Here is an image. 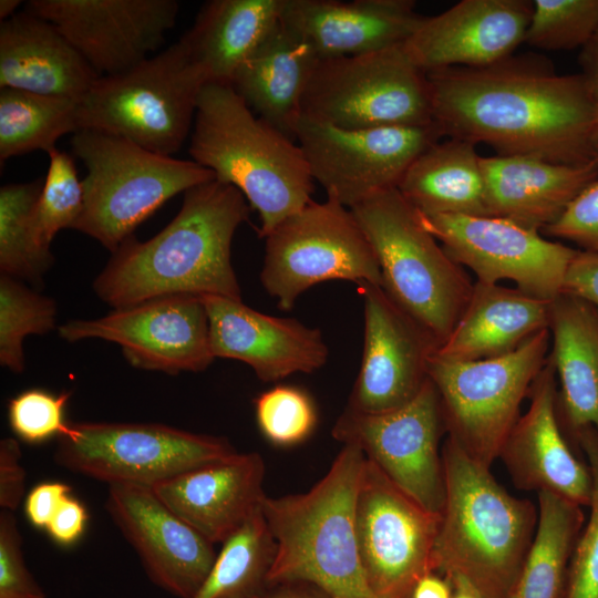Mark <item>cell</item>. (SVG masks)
Masks as SVG:
<instances>
[{
	"label": "cell",
	"instance_id": "31",
	"mask_svg": "<svg viewBox=\"0 0 598 598\" xmlns=\"http://www.w3.org/2000/svg\"><path fill=\"white\" fill-rule=\"evenodd\" d=\"M282 0H210L179 39L208 83L229 84L280 20Z\"/></svg>",
	"mask_w": 598,
	"mask_h": 598
},
{
	"label": "cell",
	"instance_id": "37",
	"mask_svg": "<svg viewBox=\"0 0 598 598\" xmlns=\"http://www.w3.org/2000/svg\"><path fill=\"white\" fill-rule=\"evenodd\" d=\"M54 300L28 288L21 280L0 277V363L12 372L25 368L23 341L55 328Z\"/></svg>",
	"mask_w": 598,
	"mask_h": 598
},
{
	"label": "cell",
	"instance_id": "7",
	"mask_svg": "<svg viewBox=\"0 0 598 598\" xmlns=\"http://www.w3.org/2000/svg\"><path fill=\"white\" fill-rule=\"evenodd\" d=\"M71 145L86 167L83 209L73 229L111 252L168 199L216 178L193 159L159 155L96 130L74 133Z\"/></svg>",
	"mask_w": 598,
	"mask_h": 598
},
{
	"label": "cell",
	"instance_id": "41",
	"mask_svg": "<svg viewBox=\"0 0 598 598\" xmlns=\"http://www.w3.org/2000/svg\"><path fill=\"white\" fill-rule=\"evenodd\" d=\"M574 440L587 458L592 491L589 516L571 555L563 598H598V432L588 427Z\"/></svg>",
	"mask_w": 598,
	"mask_h": 598
},
{
	"label": "cell",
	"instance_id": "16",
	"mask_svg": "<svg viewBox=\"0 0 598 598\" xmlns=\"http://www.w3.org/2000/svg\"><path fill=\"white\" fill-rule=\"evenodd\" d=\"M419 215L423 227L452 259L476 275V281L512 280L520 291L544 300L561 292L577 249L502 217Z\"/></svg>",
	"mask_w": 598,
	"mask_h": 598
},
{
	"label": "cell",
	"instance_id": "2",
	"mask_svg": "<svg viewBox=\"0 0 598 598\" xmlns=\"http://www.w3.org/2000/svg\"><path fill=\"white\" fill-rule=\"evenodd\" d=\"M249 204L216 178L184 193L177 215L146 241L126 239L93 281L113 309L172 295L241 300L230 248Z\"/></svg>",
	"mask_w": 598,
	"mask_h": 598
},
{
	"label": "cell",
	"instance_id": "6",
	"mask_svg": "<svg viewBox=\"0 0 598 598\" xmlns=\"http://www.w3.org/2000/svg\"><path fill=\"white\" fill-rule=\"evenodd\" d=\"M378 259L382 288L440 343L463 315L474 282L423 227L398 188L351 208Z\"/></svg>",
	"mask_w": 598,
	"mask_h": 598
},
{
	"label": "cell",
	"instance_id": "43",
	"mask_svg": "<svg viewBox=\"0 0 598 598\" xmlns=\"http://www.w3.org/2000/svg\"><path fill=\"white\" fill-rule=\"evenodd\" d=\"M0 598H47L29 571L14 514L0 513Z\"/></svg>",
	"mask_w": 598,
	"mask_h": 598
},
{
	"label": "cell",
	"instance_id": "39",
	"mask_svg": "<svg viewBox=\"0 0 598 598\" xmlns=\"http://www.w3.org/2000/svg\"><path fill=\"white\" fill-rule=\"evenodd\" d=\"M597 29L598 0H535L524 42L547 51L584 49Z\"/></svg>",
	"mask_w": 598,
	"mask_h": 598
},
{
	"label": "cell",
	"instance_id": "25",
	"mask_svg": "<svg viewBox=\"0 0 598 598\" xmlns=\"http://www.w3.org/2000/svg\"><path fill=\"white\" fill-rule=\"evenodd\" d=\"M265 472L260 454L236 452L153 489L176 515L215 545L261 508Z\"/></svg>",
	"mask_w": 598,
	"mask_h": 598
},
{
	"label": "cell",
	"instance_id": "24",
	"mask_svg": "<svg viewBox=\"0 0 598 598\" xmlns=\"http://www.w3.org/2000/svg\"><path fill=\"white\" fill-rule=\"evenodd\" d=\"M422 19L412 0H282L280 12L319 59L403 45Z\"/></svg>",
	"mask_w": 598,
	"mask_h": 598
},
{
	"label": "cell",
	"instance_id": "32",
	"mask_svg": "<svg viewBox=\"0 0 598 598\" xmlns=\"http://www.w3.org/2000/svg\"><path fill=\"white\" fill-rule=\"evenodd\" d=\"M476 144L448 137L426 148L398 185L423 215L491 216Z\"/></svg>",
	"mask_w": 598,
	"mask_h": 598
},
{
	"label": "cell",
	"instance_id": "40",
	"mask_svg": "<svg viewBox=\"0 0 598 598\" xmlns=\"http://www.w3.org/2000/svg\"><path fill=\"white\" fill-rule=\"evenodd\" d=\"M257 425L272 445L290 447L315 431L318 413L312 398L301 388L277 385L255 399Z\"/></svg>",
	"mask_w": 598,
	"mask_h": 598
},
{
	"label": "cell",
	"instance_id": "42",
	"mask_svg": "<svg viewBox=\"0 0 598 598\" xmlns=\"http://www.w3.org/2000/svg\"><path fill=\"white\" fill-rule=\"evenodd\" d=\"M70 396V392L56 394L34 388L11 398L8 420L12 432L29 444L62 436L69 427L64 415Z\"/></svg>",
	"mask_w": 598,
	"mask_h": 598
},
{
	"label": "cell",
	"instance_id": "9",
	"mask_svg": "<svg viewBox=\"0 0 598 598\" xmlns=\"http://www.w3.org/2000/svg\"><path fill=\"white\" fill-rule=\"evenodd\" d=\"M549 347L550 332L545 329L516 350L491 359L455 361L433 354L429 377L440 396L447 436L473 461L491 467L499 457Z\"/></svg>",
	"mask_w": 598,
	"mask_h": 598
},
{
	"label": "cell",
	"instance_id": "4",
	"mask_svg": "<svg viewBox=\"0 0 598 598\" xmlns=\"http://www.w3.org/2000/svg\"><path fill=\"white\" fill-rule=\"evenodd\" d=\"M365 455L343 444L309 491L265 496L261 513L276 550L268 586L307 582L330 598H377L360 559L354 507Z\"/></svg>",
	"mask_w": 598,
	"mask_h": 598
},
{
	"label": "cell",
	"instance_id": "54",
	"mask_svg": "<svg viewBox=\"0 0 598 598\" xmlns=\"http://www.w3.org/2000/svg\"><path fill=\"white\" fill-rule=\"evenodd\" d=\"M590 42H592L595 44H598V29H597V31H596V33H595V35H594V38H592V40Z\"/></svg>",
	"mask_w": 598,
	"mask_h": 598
},
{
	"label": "cell",
	"instance_id": "20",
	"mask_svg": "<svg viewBox=\"0 0 598 598\" xmlns=\"http://www.w3.org/2000/svg\"><path fill=\"white\" fill-rule=\"evenodd\" d=\"M105 507L152 582L177 598H193L216 558L214 544L152 487L109 485Z\"/></svg>",
	"mask_w": 598,
	"mask_h": 598
},
{
	"label": "cell",
	"instance_id": "23",
	"mask_svg": "<svg viewBox=\"0 0 598 598\" xmlns=\"http://www.w3.org/2000/svg\"><path fill=\"white\" fill-rule=\"evenodd\" d=\"M202 298L215 358L241 361L264 382L311 373L327 362L328 347L318 329L296 319L259 312L241 300Z\"/></svg>",
	"mask_w": 598,
	"mask_h": 598
},
{
	"label": "cell",
	"instance_id": "26",
	"mask_svg": "<svg viewBox=\"0 0 598 598\" xmlns=\"http://www.w3.org/2000/svg\"><path fill=\"white\" fill-rule=\"evenodd\" d=\"M491 216L542 231L554 223L590 183L598 163H554L530 156L481 158Z\"/></svg>",
	"mask_w": 598,
	"mask_h": 598
},
{
	"label": "cell",
	"instance_id": "48",
	"mask_svg": "<svg viewBox=\"0 0 598 598\" xmlns=\"http://www.w3.org/2000/svg\"><path fill=\"white\" fill-rule=\"evenodd\" d=\"M86 524L87 512L85 506L70 494L61 503L45 530L56 544L70 546L81 538Z\"/></svg>",
	"mask_w": 598,
	"mask_h": 598
},
{
	"label": "cell",
	"instance_id": "14",
	"mask_svg": "<svg viewBox=\"0 0 598 598\" xmlns=\"http://www.w3.org/2000/svg\"><path fill=\"white\" fill-rule=\"evenodd\" d=\"M355 535L368 585L377 598H411L433 573L440 524L365 457L354 507Z\"/></svg>",
	"mask_w": 598,
	"mask_h": 598
},
{
	"label": "cell",
	"instance_id": "36",
	"mask_svg": "<svg viewBox=\"0 0 598 598\" xmlns=\"http://www.w3.org/2000/svg\"><path fill=\"white\" fill-rule=\"evenodd\" d=\"M43 181L7 184L0 189V270L40 283L53 264L50 249L34 236L32 213Z\"/></svg>",
	"mask_w": 598,
	"mask_h": 598
},
{
	"label": "cell",
	"instance_id": "12",
	"mask_svg": "<svg viewBox=\"0 0 598 598\" xmlns=\"http://www.w3.org/2000/svg\"><path fill=\"white\" fill-rule=\"evenodd\" d=\"M265 240L260 281L281 310L329 280L382 286L378 259L353 213L332 199L311 200Z\"/></svg>",
	"mask_w": 598,
	"mask_h": 598
},
{
	"label": "cell",
	"instance_id": "49",
	"mask_svg": "<svg viewBox=\"0 0 598 598\" xmlns=\"http://www.w3.org/2000/svg\"><path fill=\"white\" fill-rule=\"evenodd\" d=\"M581 73L589 84L596 106V128L594 135V156L598 163V44L589 42L580 53Z\"/></svg>",
	"mask_w": 598,
	"mask_h": 598
},
{
	"label": "cell",
	"instance_id": "13",
	"mask_svg": "<svg viewBox=\"0 0 598 598\" xmlns=\"http://www.w3.org/2000/svg\"><path fill=\"white\" fill-rule=\"evenodd\" d=\"M442 136L435 123L349 130L301 115L295 127L312 179L327 198L349 209L396 188L411 164Z\"/></svg>",
	"mask_w": 598,
	"mask_h": 598
},
{
	"label": "cell",
	"instance_id": "46",
	"mask_svg": "<svg viewBox=\"0 0 598 598\" xmlns=\"http://www.w3.org/2000/svg\"><path fill=\"white\" fill-rule=\"evenodd\" d=\"M590 303L598 312V254L577 250L564 276L561 292Z\"/></svg>",
	"mask_w": 598,
	"mask_h": 598
},
{
	"label": "cell",
	"instance_id": "47",
	"mask_svg": "<svg viewBox=\"0 0 598 598\" xmlns=\"http://www.w3.org/2000/svg\"><path fill=\"white\" fill-rule=\"evenodd\" d=\"M70 494V486L61 482H43L35 485L24 498L28 520L34 527L45 529L61 503Z\"/></svg>",
	"mask_w": 598,
	"mask_h": 598
},
{
	"label": "cell",
	"instance_id": "3",
	"mask_svg": "<svg viewBox=\"0 0 598 598\" xmlns=\"http://www.w3.org/2000/svg\"><path fill=\"white\" fill-rule=\"evenodd\" d=\"M442 461L445 498L432 570L450 584L466 582L482 598H508L534 540L538 509L509 494L448 436Z\"/></svg>",
	"mask_w": 598,
	"mask_h": 598
},
{
	"label": "cell",
	"instance_id": "8",
	"mask_svg": "<svg viewBox=\"0 0 598 598\" xmlns=\"http://www.w3.org/2000/svg\"><path fill=\"white\" fill-rule=\"evenodd\" d=\"M206 83L178 40L128 71L100 76L79 101L80 131L105 132L173 156L190 132Z\"/></svg>",
	"mask_w": 598,
	"mask_h": 598
},
{
	"label": "cell",
	"instance_id": "11",
	"mask_svg": "<svg viewBox=\"0 0 598 598\" xmlns=\"http://www.w3.org/2000/svg\"><path fill=\"white\" fill-rule=\"evenodd\" d=\"M237 451L227 439L159 423L69 422L54 461L109 485L154 487Z\"/></svg>",
	"mask_w": 598,
	"mask_h": 598
},
{
	"label": "cell",
	"instance_id": "19",
	"mask_svg": "<svg viewBox=\"0 0 598 598\" xmlns=\"http://www.w3.org/2000/svg\"><path fill=\"white\" fill-rule=\"evenodd\" d=\"M364 343L360 370L347 408L368 414L412 401L429 377L437 340L400 308L381 286L361 283Z\"/></svg>",
	"mask_w": 598,
	"mask_h": 598
},
{
	"label": "cell",
	"instance_id": "45",
	"mask_svg": "<svg viewBox=\"0 0 598 598\" xmlns=\"http://www.w3.org/2000/svg\"><path fill=\"white\" fill-rule=\"evenodd\" d=\"M22 453L16 439L0 441V506L14 513L22 503L25 471L20 464Z\"/></svg>",
	"mask_w": 598,
	"mask_h": 598
},
{
	"label": "cell",
	"instance_id": "52",
	"mask_svg": "<svg viewBox=\"0 0 598 598\" xmlns=\"http://www.w3.org/2000/svg\"><path fill=\"white\" fill-rule=\"evenodd\" d=\"M451 585L453 588L452 598H482L477 591L462 580H455Z\"/></svg>",
	"mask_w": 598,
	"mask_h": 598
},
{
	"label": "cell",
	"instance_id": "34",
	"mask_svg": "<svg viewBox=\"0 0 598 598\" xmlns=\"http://www.w3.org/2000/svg\"><path fill=\"white\" fill-rule=\"evenodd\" d=\"M80 131L79 100L0 89V162L33 151L56 148V141Z\"/></svg>",
	"mask_w": 598,
	"mask_h": 598
},
{
	"label": "cell",
	"instance_id": "51",
	"mask_svg": "<svg viewBox=\"0 0 598 598\" xmlns=\"http://www.w3.org/2000/svg\"><path fill=\"white\" fill-rule=\"evenodd\" d=\"M452 585L443 576L430 573L415 585L411 598H452Z\"/></svg>",
	"mask_w": 598,
	"mask_h": 598
},
{
	"label": "cell",
	"instance_id": "18",
	"mask_svg": "<svg viewBox=\"0 0 598 598\" xmlns=\"http://www.w3.org/2000/svg\"><path fill=\"white\" fill-rule=\"evenodd\" d=\"M178 9L176 0H31L24 7L55 25L99 76L150 58L175 25Z\"/></svg>",
	"mask_w": 598,
	"mask_h": 598
},
{
	"label": "cell",
	"instance_id": "15",
	"mask_svg": "<svg viewBox=\"0 0 598 598\" xmlns=\"http://www.w3.org/2000/svg\"><path fill=\"white\" fill-rule=\"evenodd\" d=\"M444 432L440 396L431 379L399 409L368 414L346 408L332 427L337 441L359 446L393 484L439 515L445 498L439 450Z\"/></svg>",
	"mask_w": 598,
	"mask_h": 598
},
{
	"label": "cell",
	"instance_id": "21",
	"mask_svg": "<svg viewBox=\"0 0 598 598\" xmlns=\"http://www.w3.org/2000/svg\"><path fill=\"white\" fill-rule=\"evenodd\" d=\"M532 12L529 0H462L423 17L402 48L424 72L487 66L512 56L524 42Z\"/></svg>",
	"mask_w": 598,
	"mask_h": 598
},
{
	"label": "cell",
	"instance_id": "27",
	"mask_svg": "<svg viewBox=\"0 0 598 598\" xmlns=\"http://www.w3.org/2000/svg\"><path fill=\"white\" fill-rule=\"evenodd\" d=\"M100 76L51 22L27 11L0 23V89L81 100Z\"/></svg>",
	"mask_w": 598,
	"mask_h": 598
},
{
	"label": "cell",
	"instance_id": "1",
	"mask_svg": "<svg viewBox=\"0 0 598 598\" xmlns=\"http://www.w3.org/2000/svg\"><path fill=\"white\" fill-rule=\"evenodd\" d=\"M425 73L432 118L444 136L487 144L497 155L596 162V106L581 72L557 74L548 62L512 55Z\"/></svg>",
	"mask_w": 598,
	"mask_h": 598
},
{
	"label": "cell",
	"instance_id": "5",
	"mask_svg": "<svg viewBox=\"0 0 598 598\" xmlns=\"http://www.w3.org/2000/svg\"><path fill=\"white\" fill-rule=\"evenodd\" d=\"M188 152L244 195L259 215L262 238L312 200L313 179L298 143L258 117L229 84L202 89Z\"/></svg>",
	"mask_w": 598,
	"mask_h": 598
},
{
	"label": "cell",
	"instance_id": "35",
	"mask_svg": "<svg viewBox=\"0 0 598 598\" xmlns=\"http://www.w3.org/2000/svg\"><path fill=\"white\" fill-rule=\"evenodd\" d=\"M276 545L261 508L221 543L205 581L193 598H260Z\"/></svg>",
	"mask_w": 598,
	"mask_h": 598
},
{
	"label": "cell",
	"instance_id": "10",
	"mask_svg": "<svg viewBox=\"0 0 598 598\" xmlns=\"http://www.w3.org/2000/svg\"><path fill=\"white\" fill-rule=\"evenodd\" d=\"M301 115L349 130L434 123L426 73L402 45L319 59Z\"/></svg>",
	"mask_w": 598,
	"mask_h": 598
},
{
	"label": "cell",
	"instance_id": "50",
	"mask_svg": "<svg viewBox=\"0 0 598 598\" xmlns=\"http://www.w3.org/2000/svg\"><path fill=\"white\" fill-rule=\"evenodd\" d=\"M260 598H330L322 590L307 582H285L268 587Z\"/></svg>",
	"mask_w": 598,
	"mask_h": 598
},
{
	"label": "cell",
	"instance_id": "22",
	"mask_svg": "<svg viewBox=\"0 0 598 598\" xmlns=\"http://www.w3.org/2000/svg\"><path fill=\"white\" fill-rule=\"evenodd\" d=\"M528 409L509 433L499 457L517 488L548 492L589 506L592 478L569 446L558 415L557 377L548 354L532 384Z\"/></svg>",
	"mask_w": 598,
	"mask_h": 598
},
{
	"label": "cell",
	"instance_id": "53",
	"mask_svg": "<svg viewBox=\"0 0 598 598\" xmlns=\"http://www.w3.org/2000/svg\"><path fill=\"white\" fill-rule=\"evenodd\" d=\"M20 0H1L0 1V19L4 21L17 13V8L20 6Z\"/></svg>",
	"mask_w": 598,
	"mask_h": 598
},
{
	"label": "cell",
	"instance_id": "17",
	"mask_svg": "<svg viewBox=\"0 0 598 598\" xmlns=\"http://www.w3.org/2000/svg\"><path fill=\"white\" fill-rule=\"evenodd\" d=\"M58 333L68 342L116 343L132 367L171 375L203 371L215 359L204 300L192 295L156 297L101 318L71 320Z\"/></svg>",
	"mask_w": 598,
	"mask_h": 598
},
{
	"label": "cell",
	"instance_id": "44",
	"mask_svg": "<svg viewBox=\"0 0 598 598\" xmlns=\"http://www.w3.org/2000/svg\"><path fill=\"white\" fill-rule=\"evenodd\" d=\"M542 233L598 254V178L585 187Z\"/></svg>",
	"mask_w": 598,
	"mask_h": 598
},
{
	"label": "cell",
	"instance_id": "33",
	"mask_svg": "<svg viewBox=\"0 0 598 598\" xmlns=\"http://www.w3.org/2000/svg\"><path fill=\"white\" fill-rule=\"evenodd\" d=\"M534 540L508 598H563L571 555L585 524L581 506L537 493Z\"/></svg>",
	"mask_w": 598,
	"mask_h": 598
},
{
	"label": "cell",
	"instance_id": "28",
	"mask_svg": "<svg viewBox=\"0 0 598 598\" xmlns=\"http://www.w3.org/2000/svg\"><path fill=\"white\" fill-rule=\"evenodd\" d=\"M318 61L313 49L279 20L230 85L258 117L295 141L302 97Z\"/></svg>",
	"mask_w": 598,
	"mask_h": 598
},
{
	"label": "cell",
	"instance_id": "38",
	"mask_svg": "<svg viewBox=\"0 0 598 598\" xmlns=\"http://www.w3.org/2000/svg\"><path fill=\"white\" fill-rule=\"evenodd\" d=\"M32 213L38 244L50 249L54 236L74 227L83 209V187L72 157L54 148Z\"/></svg>",
	"mask_w": 598,
	"mask_h": 598
},
{
	"label": "cell",
	"instance_id": "29",
	"mask_svg": "<svg viewBox=\"0 0 598 598\" xmlns=\"http://www.w3.org/2000/svg\"><path fill=\"white\" fill-rule=\"evenodd\" d=\"M548 329L565 433L574 439L588 427L598 432V312L578 297L559 293L550 300Z\"/></svg>",
	"mask_w": 598,
	"mask_h": 598
},
{
	"label": "cell",
	"instance_id": "30",
	"mask_svg": "<svg viewBox=\"0 0 598 598\" xmlns=\"http://www.w3.org/2000/svg\"><path fill=\"white\" fill-rule=\"evenodd\" d=\"M550 300L475 281L470 301L435 355L476 361L507 354L549 327Z\"/></svg>",
	"mask_w": 598,
	"mask_h": 598
}]
</instances>
